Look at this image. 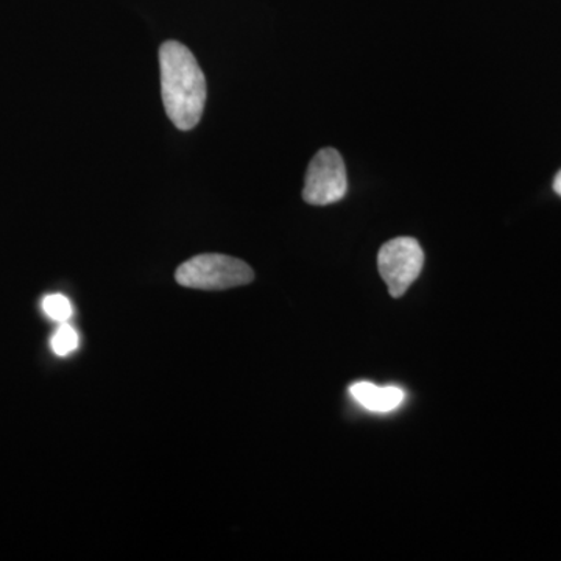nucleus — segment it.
Segmentation results:
<instances>
[{
  "mask_svg": "<svg viewBox=\"0 0 561 561\" xmlns=\"http://www.w3.org/2000/svg\"><path fill=\"white\" fill-rule=\"evenodd\" d=\"M423 265L424 253L416 239L397 238L379 251V273L393 298H401L408 291L419 278Z\"/></svg>",
  "mask_w": 561,
  "mask_h": 561,
  "instance_id": "nucleus-4",
  "label": "nucleus"
},
{
  "mask_svg": "<svg viewBox=\"0 0 561 561\" xmlns=\"http://www.w3.org/2000/svg\"><path fill=\"white\" fill-rule=\"evenodd\" d=\"M348 192V176L342 154L334 149H323L313 157L306 173L302 198L313 206L341 202Z\"/></svg>",
  "mask_w": 561,
  "mask_h": 561,
  "instance_id": "nucleus-3",
  "label": "nucleus"
},
{
  "mask_svg": "<svg viewBox=\"0 0 561 561\" xmlns=\"http://www.w3.org/2000/svg\"><path fill=\"white\" fill-rule=\"evenodd\" d=\"M553 191L561 197V172L556 176V181H553Z\"/></svg>",
  "mask_w": 561,
  "mask_h": 561,
  "instance_id": "nucleus-8",
  "label": "nucleus"
},
{
  "mask_svg": "<svg viewBox=\"0 0 561 561\" xmlns=\"http://www.w3.org/2000/svg\"><path fill=\"white\" fill-rule=\"evenodd\" d=\"M176 283L190 289L225 290L247 286L254 273L247 262L227 254H198L176 271Z\"/></svg>",
  "mask_w": 561,
  "mask_h": 561,
  "instance_id": "nucleus-2",
  "label": "nucleus"
},
{
  "mask_svg": "<svg viewBox=\"0 0 561 561\" xmlns=\"http://www.w3.org/2000/svg\"><path fill=\"white\" fill-rule=\"evenodd\" d=\"M161 91L165 113L179 130L197 127L205 110V73L192 51L179 41H165L160 49Z\"/></svg>",
  "mask_w": 561,
  "mask_h": 561,
  "instance_id": "nucleus-1",
  "label": "nucleus"
},
{
  "mask_svg": "<svg viewBox=\"0 0 561 561\" xmlns=\"http://www.w3.org/2000/svg\"><path fill=\"white\" fill-rule=\"evenodd\" d=\"M43 311L49 319L60 321V323H68L70 317H72L73 308L72 302L69 298H66L61 294L47 295L43 300Z\"/></svg>",
  "mask_w": 561,
  "mask_h": 561,
  "instance_id": "nucleus-7",
  "label": "nucleus"
},
{
  "mask_svg": "<svg viewBox=\"0 0 561 561\" xmlns=\"http://www.w3.org/2000/svg\"><path fill=\"white\" fill-rule=\"evenodd\" d=\"M350 393L362 408L379 413L394 411L404 401V391L398 387H379L365 381L353 383Z\"/></svg>",
  "mask_w": 561,
  "mask_h": 561,
  "instance_id": "nucleus-5",
  "label": "nucleus"
},
{
  "mask_svg": "<svg viewBox=\"0 0 561 561\" xmlns=\"http://www.w3.org/2000/svg\"><path fill=\"white\" fill-rule=\"evenodd\" d=\"M51 350L57 356L66 357L79 348V334L68 323H61L50 341Z\"/></svg>",
  "mask_w": 561,
  "mask_h": 561,
  "instance_id": "nucleus-6",
  "label": "nucleus"
}]
</instances>
